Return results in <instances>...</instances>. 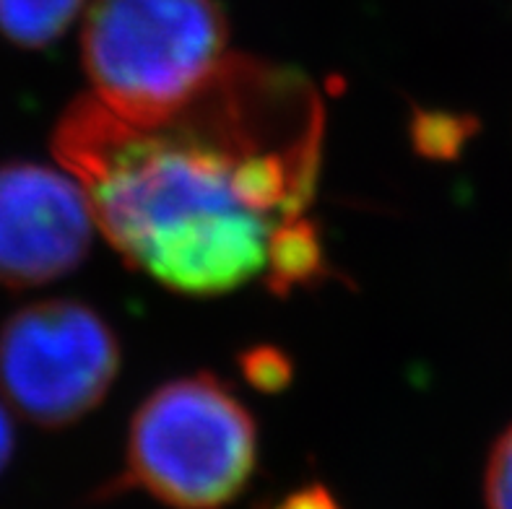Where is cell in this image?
Returning a JSON list of instances; mask_svg holds the SVG:
<instances>
[{"label": "cell", "instance_id": "obj_6", "mask_svg": "<svg viewBox=\"0 0 512 509\" xmlns=\"http://www.w3.org/2000/svg\"><path fill=\"white\" fill-rule=\"evenodd\" d=\"M84 0H0V37L24 50H42L63 37Z\"/></svg>", "mask_w": 512, "mask_h": 509}, {"label": "cell", "instance_id": "obj_2", "mask_svg": "<svg viewBox=\"0 0 512 509\" xmlns=\"http://www.w3.org/2000/svg\"><path fill=\"white\" fill-rule=\"evenodd\" d=\"M258 463V426L214 374L164 382L133 413L123 478L172 509H224L240 497Z\"/></svg>", "mask_w": 512, "mask_h": 509}, {"label": "cell", "instance_id": "obj_5", "mask_svg": "<svg viewBox=\"0 0 512 509\" xmlns=\"http://www.w3.org/2000/svg\"><path fill=\"white\" fill-rule=\"evenodd\" d=\"M84 187L45 164H0V286H45L84 263L94 232Z\"/></svg>", "mask_w": 512, "mask_h": 509}, {"label": "cell", "instance_id": "obj_4", "mask_svg": "<svg viewBox=\"0 0 512 509\" xmlns=\"http://www.w3.org/2000/svg\"><path fill=\"white\" fill-rule=\"evenodd\" d=\"M120 372V341L84 302L52 299L13 312L0 328V393L42 429L91 413Z\"/></svg>", "mask_w": 512, "mask_h": 509}, {"label": "cell", "instance_id": "obj_1", "mask_svg": "<svg viewBox=\"0 0 512 509\" xmlns=\"http://www.w3.org/2000/svg\"><path fill=\"white\" fill-rule=\"evenodd\" d=\"M323 125L307 76L227 55L154 120L78 97L52 151L125 263L180 294L214 297L271 276L281 242L307 221Z\"/></svg>", "mask_w": 512, "mask_h": 509}, {"label": "cell", "instance_id": "obj_9", "mask_svg": "<svg viewBox=\"0 0 512 509\" xmlns=\"http://www.w3.org/2000/svg\"><path fill=\"white\" fill-rule=\"evenodd\" d=\"M13 450H16V432H13L11 416H8L6 406L0 400V473L6 471L8 463H11Z\"/></svg>", "mask_w": 512, "mask_h": 509}, {"label": "cell", "instance_id": "obj_3", "mask_svg": "<svg viewBox=\"0 0 512 509\" xmlns=\"http://www.w3.org/2000/svg\"><path fill=\"white\" fill-rule=\"evenodd\" d=\"M219 0H91L81 60L94 97L130 120L180 107L227 58Z\"/></svg>", "mask_w": 512, "mask_h": 509}, {"label": "cell", "instance_id": "obj_7", "mask_svg": "<svg viewBox=\"0 0 512 509\" xmlns=\"http://www.w3.org/2000/svg\"><path fill=\"white\" fill-rule=\"evenodd\" d=\"M487 509H512V426L497 437L484 471Z\"/></svg>", "mask_w": 512, "mask_h": 509}, {"label": "cell", "instance_id": "obj_8", "mask_svg": "<svg viewBox=\"0 0 512 509\" xmlns=\"http://www.w3.org/2000/svg\"><path fill=\"white\" fill-rule=\"evenodd\" d=\"M266 509H344L333 497V491L323 484H305L289 491L279 502L268 504Z\"/></svg>", "mask_w": 512, "mask_h": 509}]
</instances>
